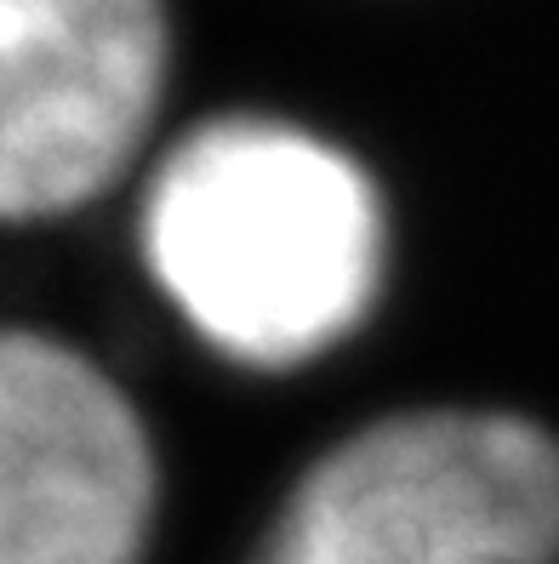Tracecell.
Returning a JSON list of instances; mask_svg holds the SVG:
<instances>
[{"label": "cell", "instance_id": "7a4b0ae2", "mask_svg": "<svg viewBox=\"0 0 559 564\" xmlns=\"http://www.w3.org/2000/svg\"><path fill=\"white\" fill-rule=\"evenodd\" d=\"M257 564H559V445L503 411L388 416L303 474Z\"/></svg>", "mask_w": 559, "mask_h": 564}, {"label": "cell", "instance_id": "6da1fadb", "mask_svg": "<svg viewBox=\"0 0 559 564\" xmlns=\"http://www.w3.org/2000/svg\"><path fill=\"white\" fill-rule=\"evenodd\" d=\"M143 257L201 337L257 371L320 359L383 280V206L359 165L286 120H206L143 194Z\"/></svg>", "mask_w": 559, "mask_h": 564}, {"label": "cell", "instance_id": "277c9868", "mask_svg": "<svg viewBox=\"0 0 559 564\" xmlns=\"http://www.w3.org/2000/svg\"><path fill=\"white\" fill-rule=\"evenodd\" d=\"M154 456L126 393L52 337L0 354V564H138Z\"/></svg>", "mask_w": 559, "mask_h": 564}, {"label": "cell", "instance_id": "3957f363", "mask_svg": "<svg viewBox=\"0 0 559 564\" xmlns=\"http://www.w3.org/2000/svg\"><path fill=\"white\" fill-rule=\"evenodd\" d=\"M166 86L160 0H0V206L57 217L138 154Z\"/></svg>", "mask_w": 559, "mask_h": 564}]
</instances>
